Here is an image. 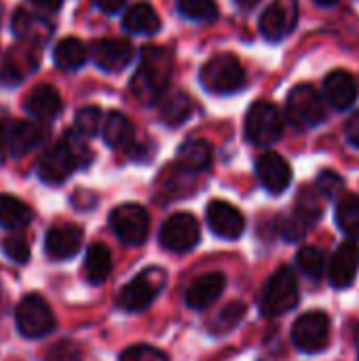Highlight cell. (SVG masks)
<instances>
[{
  "mask_svg": "<svg viewBox=\"0 0 359 361\" xmlns=\"http://www.w3.org/2000/svg\"><path fill=\"white\" fill-rule=\"evenodd\" d=\"M174 55L163 47H146L142 51L140 68L131 80L133 93L144 102H154L169 85Z\"/></svg>",
  "mask_w": 359,
  "mask_h": 361,
  "instance_id": "1",
  "label": "cell"
},
{
  "mask_svg": "<svg viewBox=\"0 0 359 361\" xmlns=\"http://www.w3.org/2000/svg\"><path fill=\"white\" fill-rule=\"evenodd\" d=\"M201 85L216 95H233L245 85V70L235 55L222 53L207 59L201 68Z\"/></svg>",
  "mask_w": 359,
  "mask_h": 361,
  "instance_id": "2",
  "label": "cell"
},
{
  "mask_svg": "<svg viewBox=\"0 0 359 361\" xmlns=\"http://www.w3.org/2000/svg\"><path fill=\"white\" fill-rule=\"evenodd\" d=\"M167 275L163 269L150 267L142 271L133 281H129L118 292V307L129 313H140L152 305V300L159 296V292L165 288Z\"/></svg>",
  "mask_w": 359,
  "mask_h": 361,
  "instance_id": "3",
  "label": "cell"
},
{
  "mask_svg": "<svg viewBox=\"0 0 359 361\" xmlns=\"http://www.w3.org/2000/svg\"><path fill=\"white\" fill-rule=\"evenodd\" d=\"M298 302V281L288 267H281L271 275L260 298V311L264 317H279L294 309Z\"/></svg>",
  "mask_w": 359,
  "mask_h": 361,
  "instance_id": "4",
  "label": "cell"
},
{
  "mask_svg": "<svg viewBox=\"0 0 359 361\" xmlns=\"http://www.w3.org/2000/svg\"><path fill=\"white\" fill-rule=\"evenodd\" d=\"M288 118L294 127H317L326 121V104L320 91L311 85H296L288 95Z\"/></svg>",
  "mask_w": 359,
  "mask_h": 361,
  "instance_id": "5",
  "label": "cell"
},
{
  "mask_svg": "<svg viewBox=\"0 0 359 361\" xmlns=\"http://www.w3.org/2000/svg\"><path fill=\"white\" fill-rule=\"evenodd\" d=\"M284 133V118L271 102H256L245 116V135L254 146H271Z\"/></svg>",
  "mask_w": 359,
  "mask_h": 361,
  "instance_id": "6",
  "label": "cell"
},
{
  "mask_svg": "<svg viewBox=\"0 0 359 361\" xmlns=\"http://www.w3.org/2000/svg\"><path fill=\"white\" fill-rule=\"evenodd\" d=\"M15 326L25 338H42L53 332L55 315L51 307L36 294L25 296L15 309Z\"/></svg>",
  "mask_w": 359,
  "mask_h": 361,
  "instance_id": "7",
  "label": "cell"
},
{
  "mask_svg": "<svg viewBox=\"0 0 359 361\" xmlns=\"http://www.w3.org/2000/svg\"><path fill=\"white\" fill-rule=\"evenodd\" d=\"M148 226H150V220L142 205L125 203L112 209L110 214V228L114 231L118 241L129 247H138L146 241Z\"/></svg>",
  "mask_w": 359,
  "mask_h": 361,
  "instance_id": "8",
  "label": "cell"
},
{
  "mask_svg": "<svg viewBox=\"0 0 359 361\" xmlns=\"http://www.w3.org/2000/svg\"><path fill=\"white\" fill-rule=\"evenodd\" d=\"M294 347L303 353H320L330 343V317L322 311H311L296 319L292 328Z\"/></svg>",
  "mask_w": 359,
  "mask_h": 361,
  "instance_id": "9",
  "label": "cell"
},
{
  "mask_svg": "<svg viewBox=\"0 0 359 361\" xmlns=\"http://www.w3.org/2000/svg\"><path fill=\"white\" fill-rule=\"evenodd\" d=\"M201 239V228L195 216L190 214H174L171 218L165 220L159 233V243L167 252L184 254L190 252Z\"/></svg>",
  "mask_w": 359,
  "mask_h": 361,
  "instance_id": "10",
  "label": "cell"
},
{
  "mask_svg": "<svg viewBox=\"0 0 359 361\" xmlns=\"http://www.w3.org/2000/svg\"><path fill=\"white\" fill-rule=\"evenodd\" d=\"M78 161L74 157V152L70 150V146L66 142H57L51 148H47L38 161V176L42 182L57 186L63 184L74 169H78Z\"/></svg>",
  "mask_w": 359,
  "mask_h": 361,
  "instance_id": "11",
  "label": "cell"
},
{
  "mask_svg": "<svg viewBox=\"0 0 359 361\" xmlns=\"http://www.w3.org/2000/svg\"><path fill=\"white\" fill-rule=\"evenodd\" d=\"M133 47L123 38H99L89 47V57L104 72H118L133 61Z\"/></svg>",
  "mask_w": 359,
  "mask_h": 361,
  "instance_id": "12",
  "label": "cell"
},
{
  "mask_svg": "<svg viewBox=\"0 0 359 361\" xmlns=\"http://www.w3.org/2000/svg\"><path fill=\"white\" fill-rule=\"evenodd\" d=\"M298 23V0H273L260 17V32L267 40L286 38Z\"/></svg>",
  "mask_w": 359,
  "mask_h": 361,
  "instance_id": "13",
  "label": "cell"
},
{
  "mask_svg": "<svg viewBox=\"0 0 359 361\" xmlns=\"http://www.w3.org/2000/svg\"><path fill=\"white\" fill-rule=\"evenodd\" d=\"M322 216V201L320 192L313 188H303L296 199L294 216L284 226V237L288 241H298L311 224H315Z\"/></svg>",
  "mask_w": 359,
  "mask_h": 361,
  "instance_id": "14",
  "label": "cell"
},
{
  "mask_svg": "<svg viewBox=\"0 0 359 361\" xmlns=\"http://www.w3.org/2000/svg\"><path fill=\"white\" fill-rule=\"evenodd\" d=\"M205 216H207V224L214 235H218L222 239H239L243 235L245 218L235 205H231L226 201H212L207 205Z\"/></svg>",
  "mask_w": 359,
  "mask_h": 361,
  "instance_id": "15",
  "label": "cell"
},
{
  "mask_svg": "<svg viewBox=\"0 0 359 361\" xmlns=\"http://www.w3.org/2000/svg\"><path fill=\"white\" fill-rule=\"evenodd\" d=\"M49 135V129L40 121H17L6 125V144L8 152L15 157H21L25 152H32L40 144H44Z\"/></svg>",
  "mask_w": 359,
  "mask_h": 361,
  "instance_id": "16",
  "label": "cell"
},
{
  "mask_svg": "<svg viewBox=\"0 0 359 361\" xmlns=\"http://www.w3.org/2000/svg\"><path fill=\"white\" fill-rule=\"evenodd\" d=\"M256 176H258L260 184L273 195L284 192L292 182V169H290L288 161L277 152L260 154V159L256 161Z\"/></svg>",
  "mask_w": 359,
  "mask_h": 361,
  "instance_id": "17",
  "label": "cell"
},
{
  "mask_svg": "<svg viewBox=\"0 0 359 361\" xmlns=\"http://www.w3.org/2000/svg\"><path fill=\"white\" fill-rule=\"evenodd\" d=\"M83 245V231L74 224L53 226L44 237V250L53 260H68L76 256Z\"/></svg>",
  "mask_w": 359,
  "mask_h": 361,
  "instance_id": "18",
  "label": "cell"
},
{
  "mask_svg": "<svg viewBox=\"0 0 359 361\" xmlns=\"http://www.w3.org/2000/svg\"><path fill=\"white\" fill-rule=\"evenodd\" d=\"M359 269V245L355 241H345L336 250L330 262V283L334 288H349Z\"/></svg>",
  "mask_w": 359,
  "mask_h": 361,
  "instance_id": "19",
  "label": "cell"
},
{
  "mask_svg": "<svg viewBox=\"0 0 359 361\" xmlns=\"http://www.w3.org/2000/svg\"><path fill=\"white\" fill-rule=\"evenodd\" d=\"M25 110L30 116H34L36 121H51L55 118L63 104H61V95L57 93V89L53 85H38L30 91V95L25 97Z\"/></svg>",
  "mask_w": 359,
  "mask_h": 361,
  "instance_id": "20",
  "label": "cell"
},
{
  "mask_svg": "<svg viewBox=\"0 0 359 361\" xmlns=\"http://www.w3.org/2000/svg\"><path fill=\"white\" fill-rule=\"evenodd\" d=\"M224 288H226V277L222 273H209L205 277H199L186 290V305L195 311H203L218 300Z\"/></svg>",
  "mask_w": 359,
  "mask_h": 361,
  "instance_id": "21",
  "label": "cell"
},
{
  "mask_svg": "<svg viewBox=\"0 0 359 361\" xmlns=\"http://www.w3.org/2000/svg\"><path fill=\"white\" fill-rule=\"evenodd\" d=\"M324 91L334 108L345 110L358 97V82L347 70H334L324 78Z\"/></svg>",
  "mask_w": 359,
  "mask_h": 361,
  "instance_id": "22",
  "label": "cell"
},
{
  "mask_svg": "<svg viewBox=\"0 0 359 361\" xmlns=\"http://www.w3.org/2000/svg\"><path fill=\"white\" fill-rule=\"evenodd\" d=\"M214 161V148L205 140L184 142L178 150V165L186 171H205Z\"/></svg>",
  "mask_w": 359,
  "mask_h": 361,
  "instance_id": "23",
  "label": "cell"
},
{
  "mask_svg": "<svg viewBox=\"0 0 359 361\" xmlns=\"http://www.w3.org/2000/svg\"><path fill=\"white\" fill-rule=\"evenodd\" d=\"M123 27L131 34H144L150 36L154 32H159L161 27V19L157 15V11L148 4V2H138L133 4L125 17H123Z\"/></svg>",
  "mask_w": 359,
  "mask_h": 361,
  "instance_id": "24",
  "label": "cell"
},
{
  "mask_svg": "<svg viewBox=\"0 0 359 361\" xmlns=\"http://www.w3.org/2000/svg\"><path fill=\"white\" fill-rule=\"evenodd\" d=\"M102 135L112 148H129L133 142V125L123 112H108L102 125Z\"/></svg>",
  "mask_w": 359,
  "mask_h": 361,
  "instance_id": "25",
  "label": "cell"
},
{
  "mask_svg": "<svg viewBox=\"0 0 359 361\" xmlns=\"http://www.w3.org/2000/svg\"><path fill=\"white\" fill-rule=\"evenodd\" d=\"M89 59V49L78 38H63L53 49V61L59 70H78Z\"/></svg>",
  "mask_w": 359,
  "mask_h": 361,
  "instance_id": "26",
  "label": "cell"
},
{
  "mask_svg": "<svg viewBox=\"0 0 359 361\" xmlns=\"http://www.w3.org/2000/svg\"><path fill=\"white\" fill-rule=\"evenodd\" d=\"M112 271V256L108 252L106 245L102 243H93L89 250H87V256H85V275H87V281L93 283V286H99L108 279Z\"/></svg>",
  "mask_w": 359,
  "mask_h": 361,
  "instance_id": "27",
  "label": "cell"
},
{
  "mask_svg": "<svg viewBox=\"0 0 359 361\" xmlns=\"http://www.w3.org/2000/svg\"><path fill=\"white\" fill-rule=\"evenodd\" d=\"M32 222V209L17 197L0 195V226L17 231Z\"/></svg>",
  "mask_w": 359,
  "mask_h": 361,
  "instance_id": "28",
  "label": "cell"
},
{
  "mask_svg": "<svg viewBox=\"0 0 359 361\" xmlns=\"http://www.w3.org/2000/svg\"><path fill=\"white\" fill-rule=\"evenodd\" d=\"M336 222L341 226V231L353 239L359 237V197L355 195H347L341 199L339 207H336Z\"/></svg>",
  "mask_w": 359,
  "mask_h": 361,
  "instance_id": "29",
  "label": "cell"
},
{
  "mask_svg": "<svg viewBox=\"0 0 359 361\" xmlns=\"http://www.w3.org/2000/svg\"><path fill=\"white\" fill-rule=\"evenodd\" d=\"M190 112H193V102L184 93H174L161 106V118L167 125H180V123H184L190 116Z\"/></svg>",
  "mask_w": 359,
  "mask_h": 361,
  "instance_id": "30",
  "label": "cell"
},
{
  "mask_svg": "<svg viewBox=\"0 0 359 361\" xmlns=\"http://www.w3.org/2000/svg\"><path fill=\"white\" fill-rule=\"evenodd\" d=\"M178 11L193 21H214L218 15V6L214 0H176Z\"/></svg>",
  "mask_w": 359,
  "mask_h": 361,
  "instance_id": "31",
  "label": "cell"
},
{
  "mask_svg": "<svg viewBox=\"0 0 359 361\" xmlns=\"http://www.w3.org/2000/svg\"><path fill=\"white\" fill-rule=\"evenodd\" d=\"M296 264L313 281L322 279V275L326 271V258L317 247H303L296 256Z\"/></svg>",
  "mask_w": 359,
  "mask_h": 361,
  "instance_id": "32",
  "label": "cell"
},
{
  "mask_svg": "<svg viewBox=\"0 0 359 361\" xmlns=\"http://www.w3.org/2000/svg\"><path fill=\"white\" fill-rule=\"evenodd\" d=\"M74 127H76V131L83 133L85 137L95 135V133L99 131V127H102V112H99V108H95V106H85V108H80V110L76 112V116H74Z\"/></svg>",
  "mask_w": 359,
  "mask_h": 361,
  "instance_id": "33",
  "label": "cell"
},
{
  "mask_svg": "<svg viewBox=\"0 0 359 361\" xmlns=\"http://www.w3.org/2000/svg\"><path fill=\"white\" fill-rule=\"evenodd\" d=\"M243 315H245V305H241V302H231V305L224 307V309L218 313V317L214 319V330H218V332H229V330H233V328L243 319Z\"/></svg>",
  "mask_w": 359,
  "mask_h": 361,
  "instance_id": "34",
  "label": "cell"
},
{
  "mask_svg": "<svg viewBox=\"0 0 359 361\" xmlns=\"http://www.w3.org/2000/svg\"><path fill=\"white\" fill-rule=\"evenodd\" d=\"M2 252L6 258H11L13 262H19V264L28 262V258H30V245L21 235L4 237L2 239Z\"/></svg>",
  "mask_w": 359,
  "mask_h": 361,
  "instance_id": "35",
  "label": "cell"
},
{
  "mask_svg": "<svg viewBox=\"0 0 359 361\" xmlns=\"http://www.w3.org/2000/svg\"><path fill=\"white\" fill-rule=\"evenodd\" d=\"M44 361H83V353H80V347L72 341H61V343H55L47 355Z\"/></svg>",
  "mask_w": 359,
  "mask_h": 361,
  "instance_id": "36",
  "label": "cell"
},
{
  "mask_svg": "<svg viewBox=\"0 0 359 361\" xmlns=\"http://www.w3.org/2000/svg\"><path fill=\"white\" fill-rule=\"evenodd\" d=\"M118 361H169L167 355L150 345H135L129 347L127 351H123L121 360Z\"/></svg>",
  "mask_w": 359,
  "mask_h": 361,
  "instance_id": "37",
  "label": "cell"
},
{
  "mask_svg": "<svg viewBox=\"0 0 359 361\" xmlns=\"http://www.w3.org/2000/svg\"><path fill=\"white\" fill-rule=\"evenodd\" d=\"M343 178L339 176V173H334V171H324V173H320V178H317V192L320 195H324V197H328V199H334L341 190H343Z\"/></svg>",
  "mask_w": 359,
  "mask_h": 361,
  "instance_id": "38",
  "label": "cell"
},
{
  "mask_svg": "<svg viewBox=\"0 0 359 361\" xmlns=\"http://www.w3.org/2000/svg\"><path fill=\"white\" fill-rule=\"evenodd\" d=\"M345 133H347V140L351 142V146L359 148V110L349 116V121L345 125Z\"/></svg>",
  "mask_w": 359,
  "mask_h": 361,
  "instance_id": "39",
  "label": "cell"
},
{
  "mask_svg": "<svg viewBox=\"0 0 359 361\" xmlns=\"http://www.w3.org/2000/svg\"><path fill=\"white\" fill-rule=\"evenodd\" d=\"M93 2H95L104 13H118L127 0H93Z\"/></svg>",
  "mask_w": 359,
  "mask_h": 361,
  "instance_id": "40",
  "label": "cell"
},
{
  "mask_svg": "<svg viewBox=\"0 0 359 361\" xmlns=\"http://www.w3.org/2000/svg\"><path fill=\"white\" fill-rule=\"evenodd\" d=\"M38 8H42L44 13H55L61 8V2L63 0H32Z\"/></svg>",
  "mask_w": 359,
  "mask_h": 361,
  "instance_id": "41",
  "label": "cell"
},
{
  "mask_svg": "<svg viewBox=\"0 0 359 361\" xmlns=\"http://www.w3.org/2000/svg\"><path fill=\"white\" fill-rule=\"evenodd\" d=\"M6 150H8V144H6V127L0 123V163L4 161Z\"/></svg>",
  "mask_w": 359,
  "mask_h": 361,
  "instance_id": "42",
  "label": "cell"
},
{
  "mask_svg": "<svg viewBox=\"0 0 359 361\" xmlns=\"http://www.w3.org/2000/svg\"><path fill=\"white\" fill-rule=\"evenodd\" d=\"M237 2H239V4H241L243 8H252V6H256V4H258L260 0H237Z\"/></svg>",
  "mask_w": 359,
  "mask_h": 361,
  "instance_id": "43",
  "label": "cell"
},
{
  "mask_svg": "<svg viewBox=\"0 0 359 361\" xmlns=\"http://www.w3.org/2000/svg\"><path fill=\"white\" fill-rule=\"evenodd\" d=\"M317 4H324V6H330V4H336L339 0H315Z\"/></svg>",
  "mask_w": 359,
  "mask_h": 361,
  "instance_id": "44",
  "label": "cell"
},
{
  "mask_svg": "<svg viewBox=\"0 0 359 361\" xmlns=\"http://www.w3.org/2000/svg\"><path fill=\"white\" fill-rule=\"evenodd\" d=\"M355 343H358V360H359V326H358V330H355Z\"/></svg>",
  "mask_w": 359,
  "mask_h": 361,
  "instance_id": "45",
  "label": "cell"
}]
</instances>
